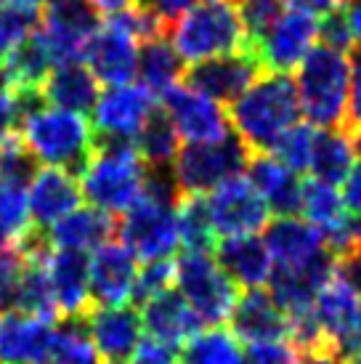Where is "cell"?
Returning a JSON list of instances; mask_svg holds the SVG:
<instances>
[{"label":"cell","instance_id":"cell-22","mask_svg":"<svg viewBox=\"0 0 361 364\" xmlns=\"http://www.w3.org/2000/svg\"><path fill=\"white\" fill-rule=\"evenodd\" d=\"M56 324L21 309L0 314V364H45Z\"/></svg>","mask_w":361,"mask_h":364},{"label":"cell","instance_id":"cell-35","mask_svg":"<svg viewBox=\"0 0 361 364\" xmlns=\"http://www.w3.org/2000/svg\"><path fill=\"white\" fill-rule=\"evenodd\" d=\"M136 149L146 168H173L180 152V136L162 107L151 114L136 136Z\"/></svg>","mask_w":361,"mask_h":364},{"label":"cell","instance_id":"cell-50","mask_svg":"<svg viewBox=\"0 0 361 364\" xmlns=\"http://www.w3.org/2000/svg\"><path fill=\"white\" fill-rule=\"evenodd\" d=\"M301 364H345V362H343V356L335 348H316V351L301 354Z\"/></svg>","mask_w":361,"mask_h":364},{"label":"cell","instance_id":"cell-8","mask_svg":"<svg viewBox=\"0 0 361 364\" xmlns=\"http://www.w3.org/2000/svg\"><path fill=\"white\" fill-rule=\"evenodd\" d=\"M276 269L284 272H313L330 277L338 269V255L330 250L321 229L301 215H274L263 229Z\"/></svg>","mask_w":361,"mask_h":364},{"label":"cell","instance_id":"cell-24","mask_svg":"<svg viewBox=\"0 0 361 364\" xmlns=\"http://www.w3.org/2000/svg\"><path fill=\"white\" fill-rule=\"evenodd\" d=\"M141 322H144V333L149 338H157L178 351L186 341L205 330L202 319L189 306V301L180 295L178 287H171L149 298L146 304H141Z\"/></svg>","mask_w":361,"mask_h":364},{"label":"cell","instance_id":"cell-13","mask_svg":"<svg viewBox=\"0 0 361 364\" xmlns=\"http://www.w3.org/2000/svg\"><path fill=\"white\" fill-rule=\"evenodd\" d=\"M162 109L168 112L178 136L186 144H208L226 139L231 128L229 112L223 104L194 91L189 82H178L162 96Z\"/></svg>","mask_w":361,"mask_h":364},{"label":"cell","instance_id":"cell-4","mask_svg":"<svg viewBox=\"0 0 361 364\" xmlns=\"http://www.w3.org/2000/svg\"><path fill=\"white\" fill-rule=\"evenodd\" d=\"M168 35L189 67L250 48L237 0H197L168 27Z\"/></svg>","mask_w":361,"mask_h":364},{"label":"cell","instance_id":"cell-31","mask_svg":"<svg viewBox=\"0 0 361 364\" xmlns=\"http://www.w3.org/2000/svg\"><path fill=\"white\" fill-rule=\"evenodd\" d=\"M353 165H356V152H353L351 133L345 128H319L311 160L313 178L338 186L348 178Z\"/></svg>","mask_w":361,"mask_h":364},{"label":"cell","instance_id":"cell-26","mask_svg":"<svg viewBox=\"0 0 361 364\" xmlns=\"http://www.w3.org/2000/svg\"><path fill=\"white\" fill-rule=\"evenodd\" d=\"M215 261L221 263V269L229 274L234 282L250 290V287H269V279L274 274V258L266 240L258 234L247 237H223L215 245Z\"/></svg>","mask_w":361,"mask_h":364},{"label":"cell","instance_id":"cell-46","mask_svg":"<svg viewBox=\"0 0 361 364\" xmlns=\"http://www.w3.org/2000/svg\"><path fill=\"white\" fill-rule=\"evenodd\" d=\"M131 364H178V348L162 343L157 338L144 335V341L136 348Z\"/></svg>","mask_w":361,"mask_h":364},{"label":"cell","instance_id":"cell-55","mask_svg":"<svg viewBox=\"0 0 361 364\" xmlns=\"http://www.w3.org/2000/svg\"><path fill=\"white\" fill-rule=\"evenodd\" d=\"M136 3H139V6H149V0H136Z\"/></svg>","mask_w":361,"mask_h":364},{"label":"cell","instance_id":"cell-37","mask_svg":"<svg viewBox=\"0 0 361 364\" xmlns=\"http://www.w3.org/2000/svg\"><path fill=\"white\" fill-rule=\"evenodd\" d=\"M316 131H319V128H313L311 122H298V125H292L290 131L276 141V146L271 149V154H276V157H279L287 168H292L295 173L311 171Z\"/></svg>","mask_w":361,"mask_h":364},{"label":"cell","instance_id":"cell-19","mask_svg":"<svg viewBox=\"0 0 361 364\" xmlns=\"http://www.w3.org/2000/svg\"><path fill=\"white\" fill-rule=\"evenodd\" d=\"M139 279V258L125 242H104L90 255L93 306H125L133 301Z\"/></svg>","mask_w":361,"mask_h":364},{"label":"cell","instance_id":"cell-41","mask_svg":"<svg viewBox=\"0 0 361 364\" xmlns=\"http://www.w3.org/2000/svg\"><path fill=\"white\" fill-rule=\"evenodd\" d=\"M176 287V261L160 258V261H146L139 269L136 290H133V304H146L149 298Z\"/></svg>","mask_w":361,"mask_h":364},{"label":"cell","instance_id":"cell-6","mask_svg":"<svg viewBox=\"0 0 361 364\" xmlns=\"http://www.w3.org/2000/svg\"><path fill=\"white\" fill-rule=\"evenodd\" d=\"M176 287L197 311L205 327L229 322L239 301V284L221 269L212 253H186L176 261Z\"/></svg>","mask_w":361,"mask_h":364},{"label":"cell","instance_id":"cell-21","mask_svg":"<svg viewBox=\"0 0 361 364\" xmlns=\"http://www.w3.org/2000/svg\"><path fill=\"white\" fill-rule=\"evenodd\" d=\"M27 200H30V215L35 229H50L64 215H70L75 208H80V176L67 168L43 165L27 186Z\"/></svg>","mask_w":361,"mask_h":364},{"label":"cell","instance_id":"cell-1","mask_svg":"<svg viewBox=\"0 0 361 364\" xmlns=\"http://www.w3.org/2000/svg\"><path fill=\"white\" fill-rule=\"evenodd\" d=\"M19 128L16 133L27 144L32 157L43 165L67 168L77 173L88 165L96 149V128L85 114L53 107L41 91H16Z\"/></svg>","mask_w":361,"mask_h":364},{"label":"cell","instance_id":"cell-48","mask_svg":"<svg viewBox=\"0 0 361 364\" xmlns=\"http://www.w3.org/2000/svg\"><path fill=\"white\" fill-rule=\"evenodd\" d=\"M343 200L351 213H361V160L353 165L348 178L343 181Z\"/></svg>","mask_w":361,"mask_h":364},{"label":"cell","instance_id":"cell-7","mask_svg":"<svg viewBox=\"0 0 361 364\" xmlns=\"http://www.w3.org/2000/svg\"><path fill=\"white\" fill-rule=\"evenodd\" d=\"M252 152L237 133L231 131L221 141L186 144L180 146L173 162V173L180 186V194H208L218 183L247 171Z\"/></svg>","mask_w":361,"mask_h":364},{"label":"cell","instance_id":"cell-51","mask_svg":"<svg viewBox=\"0 0 361 364\" xmlns=\"http://www.w3.org/2000/svg\"><path fill=\"white\" fill-rule=\"evenodd\" d=\"M345 14H348V21H351V32L356 46H361V0H351L345 6Z\"/></svg>","mask_w":361,"mask_h":364},{"label":"cell","instance_id":"cell-47","mask_svg":"<svg viewBox=\"0 0 361 364\" xmlns=\"http://www.w3.org/2000/svg\"><path fill=\"white\" fill-rule=\"evenodd\" d=\"M19 128V104L16 93L6 80H0V141H6Z\"/></svg>","mask_w":361,"mask_h":364},{"label":"cell","instance_id":"cell-42","mask_svg":"<svg viewBox=\"0 0 361 364\" xmlns=\"http://www.w3.org/2000/svg\"><path fill=\"white\" fill-rule=\"evenodd\" d=\"M24 266H27L24 247H0V314L16 309Z\"/></svg>","mask_w":361,"mask_h":364},{"label":"cell","instance_id":"cell-16","mask_svg":"<svg viewBox=\"0 0 361 364\" xmlns=\"http://www.w3.org/2000/svg\"><path fill=\"white\" fill-rule=\"evenodd\" d=\"M313 314H316L330 346L343 359L359 351L356 327H359L361 316V295L338 269L321 284L316 304H313Z\"/></svg>","mask_w":361,"mask_h":364},{"label":"cell","instance_id":"cell-39","mask_svg":"<svg viewBox=\"0 0 361 364\" xmlns=\"http://www.w3.org/2000/svg\"><path fill=\"white\" fill-rule=\"evenodd\" d=\"M35 173H38V160L32 157V152L27 149V144L21 141L19 133L0 141V178L30 186Z\"/></svg>","mask_w":361,"mask_h":364},{"label":"cell","instance_id":"cell-56","mask_svg":"<svg viewBox=\"0 0 361 364\" xmlns=\"http://www.w3.org/2000/svg\"><path fill=\"white\" fill-rule=\"evenodd\" d=\"M0 80H3V75H0Z\"/></svg>","mask_w":361,"mask_h":364},{"label":"cell","instance_id":"cell-30","mask_svg":"<svg viewBox=\"0 0 361 364\" xmlns=\"http://www.w3.org/2000/svg\"><path fill=\"white\" fill-rule=\"evenodd\" d=\"M183 77H186V61L176 51L168 32L141 43L139 82H144L154 96H165L173 85L183 82Z\"/></svg>","mask_w":361,"mask_h":364},{"label":"cell","instance_id":"cell-36","mask_svg":"<svg viewBox=\"0 0 361 364\" xmlns=\"http://www.w3.org/2000/svg\"><path fill=\"white\" fill-rule=\"evenodd\" d=\"M345 213H348V208H345L343 192H338L335 183L319 181V178L303 181L301 218L313 223L324 234H330L345 218Z\"/></svg>","mask_w":361,"mask_h":364},{"label":"cell","instance_id":"cell-14","mask_svg":"<svg viewBox=\"0 0 361 364\" xmlns=\"http://www.w3.org/2000/svg\"><path fill=\"white\" fill-rule=\"evenodd\" d=\"M157 109V96L144 82H125L104 88L90 117L96 136L136 141L141 128Z\"/></svg>","mask_w":361,"mask_h":364},{"label":"cell","instance_id":"cell-5","mask_svg":"<svg viewBox=\"0 0 361 364\" xmlns=\"http://www.w3.org/2000/svg\"><path fill=\"white\" fill-rule=\"evenodd\" d=\"M295 85L301 112L313 128H345L351 93L348 53L316 43L295 70Z\"/></svg>","mask_w":361,"mask_h":364},{"label":"cell","instance_id":"cell-34","mask_svg":"<svg viewBox=\"0 0 361 364\" xmlns=\"http://www.w3.org/2000/svg\"><path fill=\"white\" fill-rule=\"evenodd\" d=\"M35 232L27 186L0 178V247H21Z\"/></svg>","mask_w":361,"mask_h":364},{"label":"cell","instance_id":"cell-17","mask_svg":"<svg viewBox=\"0 0 361 364\" xmlns=\"http://www.w3.org/2000/svg\"><path fill=\"white\" fill-rule=\"evenodd\" d=\"M90 341L104 364H131L139 343L144 341L141 311L125 306H93L85 314Z\"/></svg>","mask_w":361,"mask_h":364},{"label":"cell","instance_id":"cell-25","mask_svg":"<svg viewBox=\"0 0 361 364\" xmlns=\"http://www.w3.org/2000/svg\"><path fill=\"white\" fill-rule=\"evenodd\" d=\"M247 178L258 189L274 215H301L303 181L301 173L287 168L271 152L252 154L247 162Z\"/></svg>","mask_w":361,"mask_h":364},{"label":"cell","instance_id":"cell-11","mask_svg":"<svg viewBox=\"0 0 361 364\" xmlns=\"http://www.w3.org/2000/svg\"><path fill=\"white\" fill-rule=\"evenodd\" d=\"M316 43H319V16L287 6V11L274 21V27L250 48L258 53L266 72L290 75L301 67V61L311 53Z\"/></svg>","mask_w":361,"mask_h":364},{"label":"cell","instance_id":"cell-20","mask_svg":"<svg viewBox=\"0 0 361 364\" xmlns=\"http://www.w3.org/2000/svg\"><path fill=\"white\" fill-rule=\"evenodd\" d=\"M139 48L141 43L131 32L104 19L101 30L85 46L82 61L96 75V80L109 85H125L139 77Z\"/></svg>","mask_w":361,"mask_h":364},{"label":"cell","instance_id":"cell-44","mask_svg":"<svg viewBox=\"0 0 361 364\" xmlns=\"http://www.w3.org/2000/svg\"><path fill=\"white\" fill-rule=\"evenodd\" d=\"M242 364H301V348L292 341L247 346Z\"/></svg>","mask_w":361,"mask_h":364},{"label":"cell","instance_id":"cell-54","mask_svg":"<svg viewBox=\"0 0 361 364\" xmlns=\"http://www.w3.org/2000/svg\"><path fill=\"white\" fill-rule=\"evenodd\" d=\"M345 364H361V351H356V354L345 356Z\"/></svg>","mask_w":361,"mask_h":364},{"label":"cell","instance_id":"cell-40","mask_svg":"<svg viewBox=\"0 0 361 364\" xmlns=\"http://www.w3.org/2000/svg\"><path fill=\"white\" fill-rule=\"evenodd\" d=\"M237 3H239L242 24H244L250 46L261 41L263 35L274 27V21L279 19L290 6V0H237Z\"/></svg>","mask_w":361,"mask_h":364},{"label":"cell","instance_id":"cell-52","mask_svg":"<svg viewBox=\"0 0 361 364\" xmlns=\"http://www.w3.org/2000/svg\"><path fill=\"white\" fill-rule=\"evenodd\" d=\"M0 6H11V9H24V11H38V14H41L43 0H0Z\"/></svg>","mask_w":361,"mask_h":364},{"label":"cell","instance_id":"cell-43","mask_svg":"<svg viewBox=\"0 0 361 364\" xmlns=\"http://www.w3.org/2000/svg\"><path fill=\"white\" fill-rule=\"evenodd\" d=\"M319 43H324V46H330V48L343 51V53H351L353 48H356L345 6L319 19Z\"/></svg>","mask_w":361,"mask_h":364},{"label":"cell","instance_id":"cell-15","mask_svg":"<svg viewBox=\"0 0 361 364\" xmlns=\"http://www.w3.org/2000/svg\"><path fill=\"white\" fill-rule=\"evenodd\" d=\"M263 72L266 70H263L258 53L252 48H244V51L223 53L215 59L191 64L183 82H189L194 91L205 93L223 107H229L261 77Z\"/></svg>","mask_w":361,"mask_h":364},{"label":"cell","instance_id":"cell-3","mask_svg":"<svg viewBox=\"0 0 361 364\" xmlns=\"http://www.w3.org/2000/svg\"><path fill=\"white\" fill-rule=\"evenodd\" d=\"M82 200L112 215L128 213L146 189V165L136 141L96 136V149L80 171Z\"/></svg>","mask_w":361,"mask_h":364},{"label":"cell","instance_id":"cell-12","mask_svg":"<svg viewBox=\"0 0 361 364\" xmlns=\"http://www.w3.org/2000/svg\"><path fill=\"white\" fill-rule=\"evenodd\" d=\"M101 11L93 0H43L41 30L61 61H77L88 41L101 30Z\"/></svg>","mask_w":361,"mask_h":364},{"label":"cell","instance_id":"cell-33","mask_svg":"<svg viewBox=\"0 0 361 364\" xmlns=\"http://www.w3.org/2000/svg\"><path fill=\"white\" fill-rule=\"evenodd\" d=\"M244 351H242L239 338L223 330V327H208L200 330L191 341L180 346L178 364H242Z\"/></svg>","mask_w":361,"mask_h":364},{"label":"cell","instance_id":"cell-2","mask_svg":"<svg viewBox=\"0 0 361 364\" xmlns=\"http://www.w3.org/2000/svg\"><path fill=\"white\" fill-rule=\"evenodd\" d=\"M298 85L287 72H263L234 104L231 128L252 154L271 152L276 141L301 120Z\"/></svg>","mask_w":361,"mask_h":364},{"label":"cell","instance_id":"cell-27","mask_svg":"<svg viewBox=\"0 0 361 364\" xmlns=\"http://www.w3.org/2000/svg\"><path fill=\"white\" fill-rule=\"evenodd\" d=\"M117 232V215L99 210L93 205H80L70 215H64L45 232L50 247L56 250H75V253H93L96 247L109 242Z\"/></svg>","mask_w":361,"mask_h":364},{"label":"cell","instance_id":"cell-9","mask_svg":"<svg viewBox=\"0 0 361 364\" xmlns=\"http://www.w3.org/2000/svg\"><path fill=\"white\" fill-rule=\"evenodd\" d=\"M176 205L178 203H168L144 192L131 210L122 213V221L117 223L120 242L128 245L139 261L173 258V253L180 247Z\"/></svg>","mask_w":361,"mask_h":364},{"label":"cell","instance_id":"cell-28","mask_svg":"<svg viewBox=\"0 0 361 364\" xmlns=\"http://www.w3.org/2000/svg\"><path fill=\"white\" fill-rule=\"evenodd\" d=\"M43 99L53 107L77 112V114H93V107L99 102V80L90 72V67L82 59L77 61H61L56 64L50 75L43 82Z\"/></svg>","mask_w":361,"mask_h":364},{"label":"cell","instance_id":"cell-45","mask_svg":"<svg viewBox=\"0 0 361 364\" xmlns=\"http://www.w3.org/2000/svg\"><path fill=\"white\" fill-rule=\"evenodd\" d=\"M351 61V93H348V120H345V131L353 133L361 128V46H356L348 53Z\"/></svg>","mask_w":361,"mask_h":364},{"label":"cell","instance_id":"cell-53","mask_svg":"<svg viewBox=\"0 0 361 364\" xmlns=\"http://www.w3.org/2000/svg\"><path fill=\"white\" fill-rule=\"evenodd\" d=\"M351 141H353V152H356V157L361 160V128H356V131L351 133Z\"/></svg>","mask_w":361,"mask_h":364},{"label":"cell","instance_id":"cell-10","mask_svg":"<svg viewBox=\"0 0 361 364\" xmlns=\"http://www.w3.org/2000/svg\"><path fill=\"white\" fill-rule=\"evenodd\" d=\"M210 221L218 237L261 234L271 221V210L247 176H234L205 194Z\"/></svg>","mask_w":361,"mask_h":364},{"label":"cell","instance_id":"cell-18","mask_svg":"<svg viewBox=\"0 0 361 364\" xmlns=\"http://www.w3.org/2000/svg\"><path fill=\"white\" fill-rule=\"evenodd\" d=\"M229 330L244 346L276 343V341H290L292 322L287 311L276 304L271 290L250 287L239 293V301L229 316Z\"/></svg>","mask_w":361,"mask_h":364},{"label":"cell","instance_id":"cell-23","mask_svg":"<svg viewBox=\"0 0 361 364\" xmlns=\"http://www.w3.org/2000/svg\"><path fill=\"white\" fill-rule=\"evenodd\" d=\"M48 277L61 319H77V316H85L93 309V295H90V255L50 247Z\"/></svg>","mask_w":361,"mask_h":364},{"label":"cell","instance_id":"cell-29","mask_svg":"<svg viewBox=\"0 0 361 364\" xmlns=\"http://www.w3.org/2000/svg\"><path fill=\"white\" fill-rule=\"evenodd\" d=\"M56 64H59V56L38 27L9 59L0 64V75L16 91H41L45 77Z\"/></svg>","mask_w":361,"mask_h":364},{"label":"cell","instance_id":"cell-38","mask_svg":"<svg viewBox=\"0 0 361 364\" xmlns=\"http://www.w3.org/2000/svg\"><path fill=\"white\" fill-rule=\"evenodd\" d=\"M38 27H41V14L38 11L0 6V64L9 59Z\"/></svg>","mask_w":361,"mask_h":364},{"label":"cell","instance_id":"cell-49","mask_svg":"<svg viewBox=\"0 0 361 364\" xmlns=\"http://www.w3.org/2000/svg\"><path fill=\"white\" fill-rule=\"evenodd\" d=\"M290 6H295V9H303L308 11V14H313V16H327V14H332V11H338L345 6V0H290Z\"/></svg>","mask_w":361,"mask_h":364},{"label":"cell","instance_id":"cell-32","mask_svg":"<svg viewBox=\"0 0 361 364\" xmlns=\"http://www.w3.org/2000/svg\"><path fill=\"white\" fill-rule=\"evenodd\" d=\"M176 218H178V237L180 247L186 253H212L215 250V226L208 213L205 194H180L176 205Z\"/></svg>","mask_w":361,"mask_h":364}]
</instances>
